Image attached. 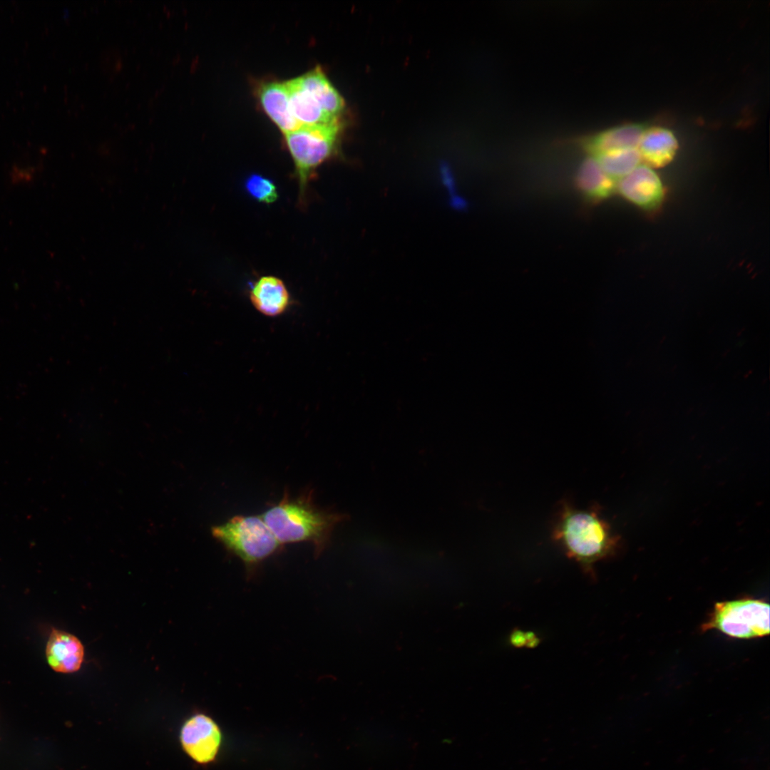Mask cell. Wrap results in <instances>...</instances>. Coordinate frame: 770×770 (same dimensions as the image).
I'll return each instance as SVG.
<instances>
[{
  "label": "cell",
  "mask_w": 770,
  "mask_h": 770,
  "mask_svg": "<svg viewBox=\"0 0 770 770\" xmlns=\"http://www.w3.org/2000/svg\"><path fill=\"white\" fill-rule=\"evenodd\" d=\"M261 516L281 545L308 542L317 555L329 545L335 527L348 518L346 514L319 508L312 491L297 496L285 491L280 501Z\"/></svg>",
  "instance_id": "6da1fadb"
},
{
  "label": "cell",
  "mask_w": 770,
  "mask_h": 770,
  "mask_svg": "<svg viewBox=\"0 0 770 770\" xmlns=\"http://www.w3.org/2000/svg\"><path fill=\"white\" fill-rule=\"evenodd\" d=\"M553 539L585 569L610 555L617 543L610 525L595 511L575 509L566 503L562 505Z\"/></svg>",
  "instance_id": "7a4b0ae2"
},
{
  "label": "cell",
  "mask_w": 770,
  "mask_h": 770,
  "mask_svg": "<svg viewBox=\"0 0 770 770\" xmlns=\"http://www.w3.org/2000/svg\"><path fill=\"white\" fill-rule=\"evenodd\" d=\"M212 536L250 573L282 545L262 516L236 515L212 527Z\"/></svg>",
  "instance_id": "3957f363"
},
{
  "label": "cell",
  "mask_w": 770,
  "mask_h": 770,
  "mask_svg": "<svg viewBox=\"0 0 770 770\" xmlns=\"http://www.w3.org/2000/svg\"><path fill=\"white\" fill-rule=\"evenodd\" d=\"M341 127L339 121L324 125H300L284 134L301 198L317 168L335 153Z\"/></svg>",
  "instance_id": "277c9868"
},
{
  "label": "cell",
  "mask_w": 770,
  "mask_h": 770,
  "mask_svg": "<svg viewBox=\"0 0 770 770\" xmlns=\"http://www.w3.org/2000/svg\"><path fill=\"white\" fill-rule=\"evenodd\" d=\"M702 630L738 639L764 637L769 634V604L749 597L717 602Z\"/></svg>",
  "instance_id": "5b68a950"
},
{
  "label": "cell",
  "mask_w": 770,
  "mask_h": 770,
  "mask_svg": "<svg viewBox=\"0 0 770 770\" xmlns=\"http://www.w3.org/2000/svg\"><path fill=\"white\" fill-rule=\"evenodd\" d=\"M180 742L184 752L198 764H210L220 752L222 734L215 721L204 713L188 717L181 726Z\"/></svg>",
  "instance_id": "8992f818"
},
{
  "label": "cell",
  "mask_w": 770,
  "mask_h": 770,
  "mask_svg": "<svg viewBox=\"0 0 770 770\" xmlns=\"http://www.w3.org/2000/svg\"><path fill=\"white\" fill-rule=\"evenodd\" d=\"M623 198L646 211H654L661 205L664 196L663 184L659 175L647 165H639L622 178L615 185Z\"/></svg>",
  "instance_id": "52a82bcc"
},
{
  "label": "cell",
  "mask_w": 770,
  "mask_h": 770,
  "mask_svg": "<svg viewBox=\"0 0 770 770\" xmlns=\"http://www.w3.org/2000/svg\"><path fill=\"white\" fill-rule=\"evenodd\" d=\"M46 654L51 667L58 672L71 673L78 670L84 657V648L74 635L53 630L47 642Z\"/></svg>",
  "instance_id": "ba28073f"
},
{
  "label": "cell",
  "mask_w": 770,
  "mask_h": 770,
  "mask_svg": "<svg viewBox=\"0 0 770 770\" xmlns=\"http://www.w3.org/2000/svg\"><path fill=\"white\" fill-rule=\"evenodd\" d=\"M250 298L259 312L271 317L283 314L291 302L284 282L272 275L262 276L255 281L250 287Z\"/></svg>",
  "instance_id": "9c48e42d"
},
{
  "label": "cell",
  "mask_w": 770,
  "mask_h": 770,
  "mask_svg": "<svg viewBox=\"0 0 770 770\" xmlns=\"http://www.w3.org/2000/svg\"><path fill=\"white\" fill-rule=\"evenodd\" d=\"M257 96L265 113L284 134L300 126L292 113L284 82L269 81L261 83Z\"/></svg>",
  "instance_id": "30bf717a"
},
{
  "label": "cell",
  "mask_w": 770,
  "mask_h": 770,
  "mask_svg": "<svg viewBox=\"0 0 770 770\" xmlns=\"http://www.w3.org/2000/svg\"><path fill=\"white\" fill-rule=\"evenodd\" d=\"M677 148V140L672 132L661 127L644 130L637 148L641 160L652 168L669 163Z\"/></svg>",
  "instance_id": "8fae6325"
},
{
  "label": "cell",
  "mask_w": 770,
  "mask_h": 770,
  "mask_svg": "<svg viewBox=\"0 0 770 770\" xmlns=\"http://www.w3.org/2000/svg\"><path fill=\"white\" fill-rule=\"evenodd\" d=\"M292 113L300 125H324L339 121L326 113L314 98L305 91L298 78L284 82Z\"/></svg>",
  "instance_id": "7c38bea8"
},
{
  "label": "cell",
  "mask_w": 770,
  "mask_h": 770,
  "mask_svg": "<svg viewBox=\"0 0 770 770\" xmlns=\"http://www.w3.org/2000/svg\"><path fill=\"white\" fill-rule=\"evenodd\" d=\"M575 185L587 200L599 202L615 191L616 183L604 172L595 158H587L577 171Z\"/></svg>",
  "instance_id": "4fadbf2b"
},
{
  "label": "cell",
  "mask_w": 770,
  "mask_h": 770,
  "mask_svg": "<svg viewBox=\"0 0 770 770\" xmlns=\"http://www.w3.org/2000/svg\"><path fill=\"white\" fill-rule=\"evenodd\" d=\"M302 87L330 115L338 118L344 108L342 96L332 85L319 66L297 77Z\"/></svg>",
  "instance_id": "5bb4252c"
},
{
  "label": "cell",
  "mask_w": 770,
  "mask_h": 770,
  "mask_svg": "<svg viewBox=\"0 0 770 770\" xmlns=\"http://www.w3.org/2000/svg\"><path fill=\"white\" fill-rule=\"evenodd\" d=\"M644 129L638 125H625L611 128L596 136L588 149L595 155L616 150L637 148Z\"/></svg>",
  "instance_id": "9a60e30c"
},
{
  "label": "cell",
  "mask_w": 770,
  "mask_h": 770,
  "mask_svg": "<svg viewBox=\"0 0 770 770\" xmlns=\"http://www.w3.org/2000/svg\"><path fill=\"white\" fill-rule=\"evenodd\" d=\"M604 172L612 179H621L640 165L637 148L622 149L602 153L595 158Z\"/></svg>",
  "instance_id": "2e32d148"
},
{
  "label": "cell",
  "mask_w": 770,
  "mask_h": 770,
  "mask_svg": "<svg viewBox=\"0 0 770 770\" xmlns=\"http://www.w3.org/2000/svg\"><path fill=\"white\" fill-rule=\"evenodd\" d=\"M43 164L41 160L16 161L9 168L8 181L13 187L26 186L34 183L42 172Z\"/></svg>",
  "instance_id": "e0dca14e"
},
{
  "label": "cell",
  "mask_w": 770,
  "mask_h": 770,
  "mask_svg": "<svg viewBox=\"0 0 770 770\" xmlns=\"http://www.w3.org/2000/svg\"><path fill=\"white\" fill-rule=\"evenodd\" d=\"M246 192L254 200L271 204L278 198L277 188L272 180L260 174H252L245 182Z\"/></svg>",
  "instance_id": "ac0fdd59"
},
{
  "label": "cell",
  "mask_w": 770,
  "mask_h": 770,
  "mask_svg": "<svg viewBox=\"0 0 770 770\" xmlns=\"http://www.w3.org/2000/svg\"><path fill=\"white\" fill-rule=\"evenodd\" d=\"M511 644L516 647L528 646L532 647L538 643V638L534 633L515 631L510 636Z\"/></svg>",
  "instance_id": "d6986e66"
}]
</instances>
